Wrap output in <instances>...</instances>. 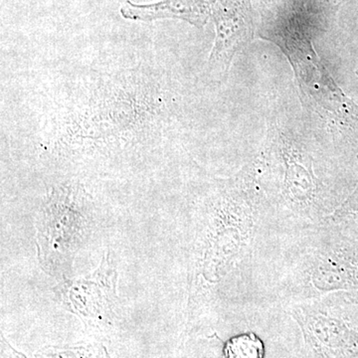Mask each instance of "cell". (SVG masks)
<instances>
[{
	"instance_id": "obj_4",
	"label": "cell",
	"mask_w": 358,
	"mask_h": 358,
	"mask_svg": "<svg viewBox=\"0 0 358 358\" xmlns=\"http://www.w3.org/2000/svg\"><path fill=\"white\" fill-rule=\"evenodd\" d=\"M217 0H160L150 4H136L127 0L120 13L131 21L150 22L159 20H181L203 27L212 18Z\"/></svg>"
},
{
	"instance_id": "obj_1",
	"label": "cell",
	"mask_w": 358,
	"mask_h": 358,
	"mask_svg": "<svg viewBox=\"0 0 358 358\" xmlns=\"http://www.w3.org/2000/svg\"><path fill=\"white\" fill-rule=\"evenodd\" d=\"M164 79L147 64L90 75L73 90L54 136L71 145L100 147L160 136L169 119Z\"/></svg>"
},
{
	"instance_id": "obj_2",
	"label": "cell",
	"mask_w": 358,
	"mask_h": 358,
	"mask_svg": "<svg viewBox=\"0 0 358 358\" xmlns=\"http://www.w3.org/2000/svg\"><path fill=\"white\" fill-rule=\"evenodd\" d=\"M312 26L300 9L282 11L264 26L261 36L277 44L293 66L307 102L343 122L357 119L358 109L338 88L313 46Z\"/></svg>"
},
{
	"instance_id": "obj_3",
	"label": "cell",
	"mask_w": 358,
	"mask_h": 358,
	"mask_svg": "<svg viewBox=\"0 0 358 358\" xmlns=\"http://www.w3.org/2000/svg\"><path fill=\"white\" fill-rule=\"evenodd\" d=\"M212 20L216 37L208 59L212 78L226 76L231 61L238 51L253 39V23L247 0H217Z\"/></svg>"
},
{
	"instance_id": "obj_8",
	"label": "cell",
	"mask_w": 358,
	"mask_h": 358,
	"mask_svg": "<svg viewBox=\"0 0 358 358\" xmlns=\"http://www.w3.org/2000/svg\"><path fill=\"white\" fill-rule=\"evenodd\" d=\"M357 301H358V296H357Z\"/></svg>"
},
{
	"instance_id": "obj_5",
	"label": "cell",
	"mask_w": 358,
	"mask_h": 358,
	"mask_svg": "<svg viewBox=\"0 0 358 358\" xmlns=\"http://www.w3.org/2000/svg\"><path fill=\"white\" fill-rule=\"evenodd\" d=\"M282 155L286 166L285 194L296 203H308L315 199L317 192V179L310 167L303 162L300 152L285 140Z\"/></svg>"
},
{
	"instance_id": "obj_6",
	"label": "cell",
	"mask_w": 358,
	"mask_h": 358,
	"mask_svg": "<svg viewBox=\"0 0 358 358\" xmlns=\"http://www.w3.org/2000/svg\"><path fill=\"white\" fill-rule=\"evenodd\" d=\"M264 345L255 334L234 336L226 343L223 358H263Z\"/></svg>"
},
{
	"instance_id": "obj_7",
	"label": "cell",
	"mask_w": 358,
	"mask_h": 358,
	"mask_svg": "<svg viewBox=\"0 0 358 358\" xmlns=\"http://www.w3.org/2000/svg\"><path fill=\"white\" fill-rule=\"evenodd\" d=\"M352 212H358V185L350 199L341 205L338 210L339 214L352 213Z\"/></svg>"
}]
</instances>
